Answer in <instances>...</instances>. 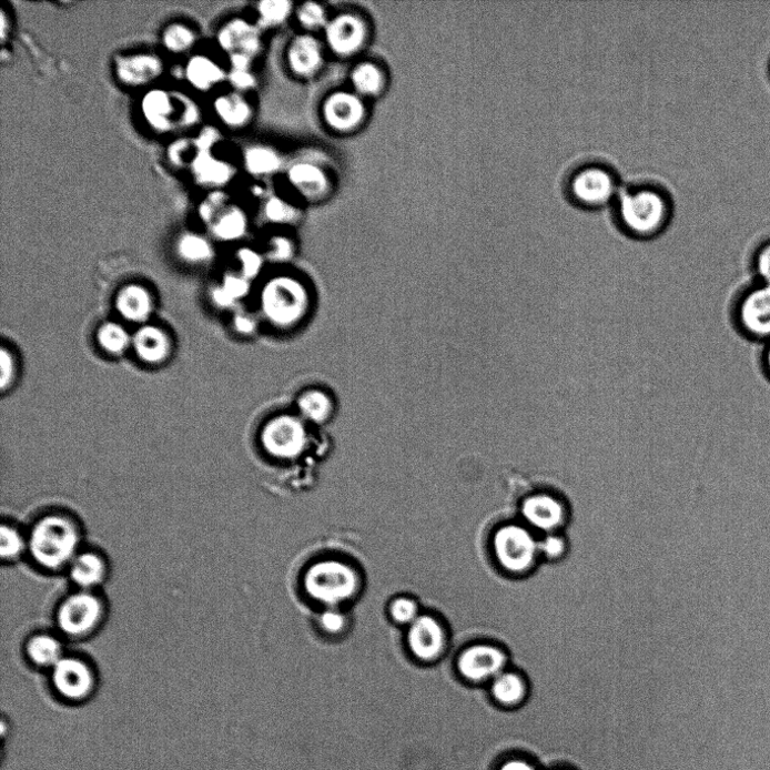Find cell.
<instances>
[{"instance_id": "obj_1", "label": "cell", "mask_w": 770, "mask_h": 770, "mask_svg": "<svg viewBox=\"0 0 770 770\" xmlns=\"http://www.w3.org/2000/svg\"><path fill=\"white\" fill-rule=\"evenodd\" d=\"M618 231L636 241H650L662 235L673 216L669 191L654 181H640L620 188L611 204Z\"/></svg>"}, {"instance_id": "obj_2", "label": "cell", "mask_w": 770, "mask_h": 770, "mask_svg": "<svg viewBox=\"0 0 770 770\" xmlns=\"http://www.w3.org/2000/svg\"><path fill=\"white\" fill-rule=\"evenodd\" d=\"M146 126L159 135L183 134L199 125V104L181 91L154 87L139 102Z\"/></svg>"}, {"instance_id": "obj_3", "label": "cell", "mask_w": 770, "mask_h": 770, "mask_svg": "<svg viewBox=\"0 0 770 770\" xmlns=\"http://www.w3.org/2000/svg\"><path fill=\"white\" fill-rule=\"evenodd\" d=\"M28 540L34 561L43 569L55 571L73 563L79 554L81 531L72 519L49 515L36 523Z\"/></svg>"}, {"instance_id": "obj_4", "label": "cell", "mask_w": 770, "mask_h": 770, "mask_svg": "<svg viewBox=\"0 0 770 770\" xmlns=\"http://www.w3.org/2000/svg\"><path fill=\"white\" fill-rule=\"evenodd\" d=\"M563 188L573 205L599 210L612 204L620 190V180L612 165L591 159L574 165L566 174Z\"/></svg>"}, {"instance_id": "obj_5", "label": "cell", "mask_w": 770, "mask_h": 770, "mask_svg": "<svg viewBox=\"0 0 770 770\" xmlns=\"http://www.w3.org/2000/svg\"><path fill=\"white\" fill-rule=\"evenodd\" d=\"M304 585L312 599L335 607L358 594L361 578L353 567L334 559H326L307 570Z\"/></svg>"}, {"instance_id": "obj_6", "label": "cell", "mask_w": 770, "mask_h": 770, "mask_svg": "<svg viewBox=\"0 0 770 770\" xmlns=\"http://www.w3.org/2000/svg\"><path fill=\"white\" fill-rule=\"evenodd\" d=\"M494 551L499 566L511 575H525L537 564L539 540L525 525L508 524L494 536Z\"/></svg>"}, {"instance_id": "obj_7", "label": "cell", "mask_w": 770, "mask_h": 770, "mask_svg": "<svg viewBox=\"0 0 770 770\" xmlns=\"http://www.w3.org/2000/svg\"><path fill=\"white\" fill-rule=\"evenodd\" d=\"M103 614L104 607L101 599L91 591L80 590L61 602L55 618L64 636L82 638L95 631Z\"/></svg>"}, {"instance_id": "obj_8", "label": "cell", "mask_w": 770, "mask_h": 770, "mask_svg": "<svg viewBox=\"0 0 770 770\" xmlns=\"http://www.w3.org/2000/svg\"><path fill=\"white\" fill-rule=\"evenodd\" d=\"M51 670L53 689L63 701L81 705L94 693L95 675L82 659L63 657Z\"/></svg>"}, {"instance_id": "obj_9", "label": "cell", "mask_w": 770, "mask_h": 770, "mask_svg": "<svg viewBox=\"0 0 770 770\" xmlns=\"http://www.w3.org/2000/svg\"><path fill=\"white\" fill-rule=\"evenodd\" d=\"M736 322L748 337L770 342V286L757 283L739 298Z\"/></svg>"}, {"instance_id": "obj_10", "label": "cell", "mask_w": 770, "mask_h": 770, "mask_svg": "<svg viewBox=\"0 0 770 770\" xmlns=\"http://www.w3.org/2000/svg\"><path fill=\"white\" fill-rule=\"evenodd\" d=\"M201 220L209 225L213 234L222 241H236L247 230V219L242 209L227 203L222 191L210 194L200 205Z\"/></svg>"}, {"instance_id": "obj_11", "label": "cell", "mask_w": 770, "mask_h": 770, "mask_svg": "<svg viewBox=\"0 0 770 770\" xmlns=\"http://www.w3.org/2000/svg\"><path fill=\"white\" fill-rule=\"evenodd\" d=\"M114 72L125 88L151 90L164 75L165 63L154 52H133L115 59Z\"/></svg>"}, {"instance_id": "obj_12", "label": "cell", "mask_w": 770, "mask_h": 770, "mask_svg": "<svg viewBox=\"0 0 770 770\" xmlns=\"http://www.w3.org/2000/svg\"><path fill=\"white\" fill-rule=\"evenodd\" d=\"M506 652L492 645H475L467 648L458 658L459 673L467 680L480 682L497 678L507 667Z\"/></svg>"}, {"instance_id": "obj_13", "label": "cell", "mask_w": 770, "mask_h": 770, "mask_svg": "<svg viewBox=\"0 0 770 770\" xmlns=\"http://www.w3.org/2000/svg\"><path fill=\"white\" fill-rule=\"evenodd\" d=\"M263 446L274 457L291 459L298 456L306 440L305 429L295 417L273 419L263 432Z\"/></svg>"}, {"instance_id": "obj_14", "label": "cell", "mask_w": 770, "mask_h": 770, "mask_svg": "<svg viewBox=\"0 0 770 770\" xmlns=\"http://www.w3.org/2000/svg\"><path fill=\"white\" fill-rule=\"evenodd\" d=\"M525 525L545 534L557 533L568 518V510L561 499L549 494H536L526 498L521 505Z\"/></svg>"}, {"instance_id": "obj_15", "label": "cell", "mask_w": 770, "mask_h": 770, "mask_svg": "<svg viewBox=\"0 0 770 770\" xmlns=\"http://www.w3.org/2000/svg\"><path fill=\"white\" fill-rule=\"evenodd\" d=\"M305 304L303 288L291 278L270 284L263 295V305L270 318L292 322L300 316Z\"/></svg>"}, {"instance_id": "obj_16", "label": "cell", "mask_w": 770, "mask_h": 770, "mask_svg": "<svg viewBox=\"0 0 770 770\" xmlns=\"http://www.w3.org/2000/svg\"><path fill=\"white\" fill-rule=\"evenodd\" d=\"M407 645L418 660L435 661L445 649L444 629L432 616H418L409 625Z\"/></svg>"}, {"instance_id": "obj_17", "label": "cell", "mask_w": 770, "mask_h": 770, "mask_svg": "<svg viewBox=\"0 0 770 770\" xmlns=\"http://www.w3.org/2000/svg\"><path fill=\"white\" fill-rule=\"evenodd\" d=\"M183 75L192 90L204 94L217 92L230 77L217 59L206 53L190 54Z\"/></svg>"}, {"instance_id": "obj_18", "label": "cell", "mask_w": 770, "mask_h": 770, "mask_svg": "<svg viewBox=\"0 0 770 770\" xmlns=\"http://www.w3.org/2000/svg\"><path fill=\"white\" fill-rule=\"evenodd\" d=\"M326 38L333 51L341 55L356 52L364 43L366 29L354 16H340L326 26Z\"/></svg>"}, {"instance_id": "obj_19", "label": "cell", "mask_w": 770, "mask_h": 770, "mask_svg": "<svg viewBox=\"0 0 770 770\" xmlns=\"http://www.w3.org/2000/svg\"><path fill=\"white\" fill-rule=\"evenodd\" d=\"M365 114L363 102L354 94L338 92L330 97L324 105L327 123L340 131L357 126Z\"/></svg>"}, {"instance_id": "obj_20", "label": "cell", "mask_w": 770, "mask_h": 770, "mask_svg": "<svg viewBox=\"0 0 770 770\" xmlns=\"http://www.w3.org/2000/svg\"><path fill=\"white\" fill-rule=\"evenodd\" d=\"M190 168L194 180L199 184L217 191L234 176L233 166L227 161L219 158L213 150L200 151Z\"/></svg>"}, {"instance_id": "obj_21", "label": "cell", "mask_w": 770, "mask_h": 770, "mask_svg": "<svg viewBox=\"0 0 770 770\" xmlns=\"http://www.w3.org/2000/svg\"><path fill=\"white\" fill-rule=\"evenodd\" d=\"M219 42L231 57L243 54L252 58L261 45L257 30L242 20L225 26L220 31Z\"/></svg>"}, {"instance_id": "obj_22", "label": "cell", "mask_w": 770, "mask_h": 770, "mask_svg": "<svg viewBox=\"0 0 770 770\" xmlns=\"http://www.w3.org/2000/svg\"><path fill=\"white\" fill-rule=\"evenodd\" d=\"M108 573V567L104 559L97 553L84 551L79 553L69 565L70 579L81 590L91 591L100 586Z\"/></svg>"}, {"instance_id": "obj_23", "label": "cell", "mask_w": 770, "mask_h": 770, "mask_svg": "<svg viewBox=\"0 0 770 770\" xmlns=\"http://www.w3.org/2000/svg\"><path fill=\"white\" fill-rule=\"evenodd\" d=\"M216 118L227 128L244 126L252 116L249 102L237 92L221 93L213 103Z\"/></svg>"}, {"instance_id": "obj_24", "label": "cell", "mask_w": 770, "mask_h": 770, "mask_svg": "<svg viewBox=\"0 0 770 770\" xmlns=\"http://www.w3.org/2000/svg\"><path fill=\"white\" fill-rule=\"evenodd\" d=\"M134 347L138 356L149 364L162 363L170 353L168 336L154 326H145L138 331Z\"/></svg>"}, {"instance_id": "obj_25", "label": "cell", "mask_w": 770, "mask_h": 770, "mask_svg": "<svg viewBox=\"0 0 770 770\" xmlns=\"http://www.w3.org/2000/svg\"><path fill=\"white\" fill-rule=\"evenodd\" d=\"M288 58L295 73L311 75L322 63L320 43L310 36L298 37L290 49Z\"/></svg>"}, {"instance_id": "obj_26", "label": "cell", "mask_w": 770, "mask_h": 770, "mask_svg": "<svg viewBox=\"0 0 770 770\" xmlns=\"http://www.w3.org/2000/svg\"><path fill=\"white\" fill-rule=\"evenodd\" d=\"M116 308L124 318L143 322L152 312V298L143 287L128 286L120 292Z\"/></svg>"}, {"instance_id": "obj_27", "label": "cell", "mask_w": 770, "mask_h": 770, "mask_svg": "<svg viewBox=\"0 0 770 770\" xmlns=\"http://www.w3.org/2000/svg\"><path fill=\"white\" fill-rule=\"evenodd\" d=\"M27 654L36 666L50 669L64 657L61 642L49 635L33 637L28 642Z\"/></svg>"}, {"instance_id": "obj_28", "label": "cell", "mask_w": 770, "mask_h": 770, "mask_svg": "<svg viewBox=\"0 0 770 770\" xmlns=\"http://www.w3.org/2000/svg\"><path fill=\"white\" fill-rule=\"evenodd\" d=\"M492 691L497 702L511 707L523 701L527 692V685L520 675L504 671L493 680Z\"/></svg>"}, {"instance_id": "obj_29", "label": "cell", "mask_w": 770, "mask_h": 770, "mask_svg": "<svg viewBox=\"0 0 770 770\" xmlns=\"http://www.w3.org/2000/svg\"><path fill=\"white\" fill-rule=\"evenodd\" d=\"M288 176L291 182L307 196L316 197L326 190V176L316 165L298 163L292 166Z\"/></svg>"}, {"instance_id": "obj_30", "label": "cell", "mask_w": 770, "mask_h": 770, "mask_svg": "<svg viewBox=\"0 0 770 770\" xmlns=\"http://www.w3.org/2000/svg\"><path fill=\"white\" fill-rule=\"evenodd\" d=\"M197 40L195 30L180 22L166 27L162 34L164 49L174 55L191 53L196 47Z\"/></svg>"}, {"instance_id": "obj_31", "label": "cell", "mask_w": 770, "mask_h": 770, "mask_svg": "<svg viewBox=\"0 0 770 770\" xmlns=\"http://www.w3.org/2000/svg\"><path fill=\"white\" fill-rule=\"evenodd\" d=\"M246 170L256 176L270 175L282 166V160L271 149L265 146H253L249 149L244 156Z\"/></svg>"}, {"instance_id": "obj_32", "label": "cell", "mask_w": 770, "mask_h": 770, "mask_svg": "<svg viewBox=\"0 0 770 770\" xmlns=\"http://www.w3.org/2000/svg\"><path fill=\"white\" fill-rule=\"evenodd\" d=\"M178 252L185 261L197 263L213 256V246L209 241L194 233L184 234L178 243Z\"/></svg>"}, {"instance_id": "obj_33", "label": "cell", "mask_w": 770, "mask_h": 770, "mask_svg": "<svg viewBox=\"0 0 770 770\" xmlns=\"http://www.w3.org/2000/svg\"><path fill=\"white\" fill-rule=\"evenodd\" d=\"M352 80L355 89L364 95L378 93L383 85L381 70L371 62H365L356 67Z\"/></svg>"}, {"instance_id": "obj_34", "label": "cell", "mask_w": 770, "mask_h": 770, "mask_svg": "<svg viewBox=\"0 0 770 770\" xmlns=\"http://www.w3.org/2000/svg\"><path fill=\"white\" fill-rule=\"evenodd\" d=\"M298 404L302 414L314 423L325 422L332 412L330 398L317 391L304 394Z\"/></svg>"}, {"instance_id": "obj_35", "label": "cell", "mask_w": 770, "mask_h": 770, "mask_svg": "<svg viewBox=\"0 0 770 770\" xmlns=\"http://www.w3.org/2000/svg\"><path fill=\"white\" fill-rule=\"evenodd\" d=\"M98 337L102 347L113 355L122 354L130 342L125 330L115 323L104 324L100 328Z\"/></svg>"}, {"instance_id": "obj_36", "label": "cell", "mask_w": 770, "mask_h": 770, "mask_svg": "<svg viewBox=\"0 0 770 770\" xmlns=\"http://www.w3.org/2000/svg\"><path fill=\"white\" fill-rule=\"evenodd\" d=\"M29 550V540L22 533L13 526L3 525L2 527V557L6 561H14Z\"/></svg>"}, {"instance_id": "obj_37", "label": "cell", "mask_w": 770, "mask_h": 770, "mask_svg": "<svg viewBox=\"0 0 770 770\" xmlns=\"http://www.w3.org/2000/svg\"><path fill=\"white\" fill-rule=\"evenodd\" d=\"M259 14L263 26L282 24L291 14L292 3L287 0H264L259 4Z\"/></svg>"}, {"instance_id": "obj_38", "label": "cell", "mask_w": 770, "mask_h": 770, "mask_svg": "<svg viewBox=\"0 0 770 770\" xmlns=\"http://www.w3.org/2000/svg\"><path fill=\"white\" fill-rule=\"evenodd\" d=\"M266 219L273 223H290L297 219V210L278 197H271L264 206Z\"/></svg>"}, {"instance_id": "obj_39", "label": "cell", "mask_w": 770, "mask_h": 770, "mask_svg": "<svg viewBox=\"0 0 770 770\" xmlns=\"http://www.w3.org/2000/svg\"><path fill=\"white\" fill-rule=\"evenodd\" d=\"M567 553V541L557 533L545 534L541 539H539V554L549 561H556V559L563 558Z\"/></svg>"}, {"instance_id": "obj_40", "label": "cell", "mask_w": 770, "mask_h": 770, "mask_svg": "<svg viewBox=\"0 0 770 770\" xmlns=\"http://www.w3.org/2000/svg\"><path fill=\"white\" fill-rule=\"evenodd\" d=\"M392 618L398 624H412L418 617V608L414 600L399 597L389 606Z\"/></svg>"}, {"instance_id": "obj_41", "label": "cell", "mask_w": 770, "mask_h": 770, "mask_svg": "<svg viewBox=\"0 0 770 770\" xmlns=\"http://www.w3.org/2000/svg\"><path fill=\"white\" fill-rule=\"evenodd\" d=\"M318 622L323 632L336 636L344 631L347 626V618L340 610L330 608L320 616Z\"/></svg>"}, {"instance_id": "obj_42", "label": "cell", "mask_w": 770, "mask_h": 770, "mask_svg": "<svg viewBox=\"0 0 770 770\" xmlns=\"http://www.w3.org/2000/svg\"><path fill=\"white\" fill-rule=\"evenodd\" d=\"M301 23L308 29H318L326 24V17L323 8L315 3L304 4L300 12Z\"/></svg>"}, {"instance_id": "obj_43", "label": "cell", "mask_w": 770, "mask_h": 770, "mask_svg": "<svg viewBox=\"0 0 770 770\" xmlns=\"http://www.w3.org/2000/svg\"><path fill=\"white\" fill-rule=\"evenodd\" d=\"M753 267L758 283L770 286V242L762 245L757 252Z\"/></svg>"}, {"instance_id": "obj_44", "label": "cell", "mask_w": 770, "mask_h": 770, "mask_svg": "<svg viewBox=\"0 0 770 770\" xmlns=\"http://www.w3.org/2000/svg\"><path fill=\"white\" fill-rule=\"evenodd\" d=\"M239 257L246 276H254L261 266V257L251 250L244 249L239 252Z\"/></svg>"}, {"instance_id": "obj_45", "label": "cell", "mask_w": 770, "mask_h": 770, "mask_svg": "<svg viewBox=\"0 0 770 770\" xmlns=\"http://www.w3.org/2000/svg\"><path fill=\"white\" fill-rule=\"evenodd\" d=\"M223 288L233 300H236L246 294L249 286L245 278L230 275L225 278Z\"/></svg>"}, {"instance_id": "obj_46", "label": "cell", "mask_w": 770, "mask_h": 770, "mask_svg": "<svg viewBox=\"0 0 770 770\" xmlns=\"http://www.w3.org/2000/svg\"><path fill=\"white\" fill-rule=\"evenodd\" d=\"M229 79L237 91L252 89L255 84L254 77L250 74L249 70L244 69H233Z\"/></svg>"}, {"instance_id": "obj_47", "label": "cell", "mask_w": 770, "mask_h": 770, "mask_svg": "<svg viewBox=\"0 0 770 770\" xmlns=\"http://www.w3.org/2000/svg\"><path fill=\"white\" fill-rule=\"evenodd\" d=\"M0 367H2V375H0V379H2V388L6 389L8 385L11 384L14 376V362L6 348L2 349Z\"/></svg>"}, {"instance_id": "obj_48", "label": "cell", "mask_w": 770, "mask_h": 770, "mask_svg": "<svg viewBox=\"0 0 770 770\" xmlns=\"http://www.w3.org/2000/svg\"><path fill=\"white\" fill-rule=\"evenodd\" d=\"M271 253L276 259L288 257L292 254V244L286 239H274Z\"/></svg>"}, {"instance_id": "obj_49", "label": "cell", "mask_w": 770, "mask_h": 770, "mask_svg": "<svg viewBox=\"0 0 770 770\" xmlns=\"http://www.w3.org/2000/svg\"><path fill=\"white\" fill-rule=\"evenodd\" d=\"M213 300L215 301V303H216L219 306H222V307H227V306H230V305L232 304V302L234 301V300L225 292V290H224L223 287H222V288H219V290H216V291L214 292V294H213Z\"/></svg>"}, {"instance_id": "obj_50", "label": "cell", "mask_w": 770, "mask_h": 770, "mask_svg": "<svg viewBox=\"0 0 770 770\" xmlns=\"http://www.w3.org/2000/svg\"><path fill=\"white\" fill-rule=\"evenodd\" d=\"M501 770H534L531 766L520 760H513L505 763Z\"/></svg>"}, {"instance_id": "obj_51", "label": "cell", "mask_w": 770, "mask_h": 770, "mask_svg": "<svg viewBox=\"0 0 770 770\" xmlns=\"http://www.w3.org/2000/svg\"><path fill=\"white\" fill-rule=\"evenodd\" d=\"M762 366L768 378L770 379V342L766 343V347L763 349Z\"/></svg>"}, {"instance_id": "obj_52", "label": "cell", "mask_w": 770, "mask_h": 770, "mask_svg": "<svg viewBox=\"0 0 770 770\" xmlns=\"http://www.w3.org/2000/svg\"><path fill=\"white\" fill-rule=\"evenodd\" d=\"M236 327L242 332H250L252 330V323L247 318H237Z\"/></svg>"}]
</instances>
